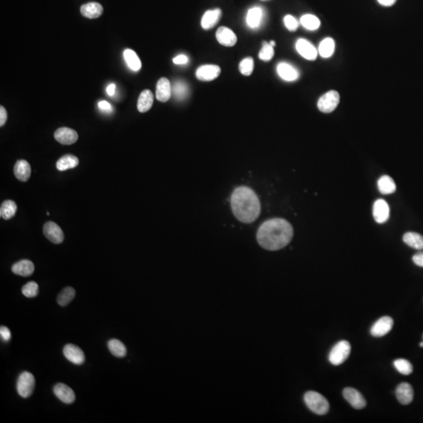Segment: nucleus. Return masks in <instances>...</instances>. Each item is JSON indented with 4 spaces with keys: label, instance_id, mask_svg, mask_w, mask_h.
I'll return each instance as SVG.
<instances>
[{
    "label": "nucleus",
    "instance_id": "nucleus-24",
    "mask_svg": "<svg viewBox=\"0 0 423 423\" xmlns=\"http://www.w3.org/2000/svg\"><path fill=\"white\" fill-rule=\"evenodd\" d=\"M35 271V266L30 260H23L16 263L12 267V272L22 277H29Z\"/></svg>",
    "mask_w": 423,
    "mask_h": 423
},
{
    "label": "nucleus",
    "instance_id": "nucleus-29",
    "mask_svg": "<svg viewBox=\"0 0 423 423\" xmlns=\"http://www.w3.org/2000/svg\"><path fill=\"white\" fill-rule=\"evenodd\" d=\"M124 58L127 64L129 66V68L134 71H138L141 68V61L140 58L137 56V54L130 50V49H126L124 50L123 52Z\"/></svg>",
    "mask_w": 423,
    "mask_h": 423
},
{
    "label": "nucleus",
    "instance_id": "nucleus-22",
    "mask_svg": "<svg viewBox=\"0 0 423 423\" xmlns=\"http://www.w3.org/2000/svg\"><path fill=\"white\" fill-rule=\"evenodd\" d=\"M222 12L219 9L207 10L202 17L201 25L206 30L212 29L218 23L219 18L221 17Z\"/></svg>",
    "mask_w": 423,
    "mask_h": 423
},
{
    "label": "nucleus",
    "instance_id": "nucleus-23",
    "mask_svg": "<svg viewBox=\"0 0 423 423\" xmlns=\"http://www.w3.org/2000/svg\"><path fill=\"white\" fill-rule=\"evenodd\" d=\"M14 172L17 179L22 182H26L31 177V166L27 161L19 160L16 162Z\"/></svg>",
    "mask_w": 423,
    "mask_h": 423
},
{
    "label": "nucleus",
    "instance_id": "nucleus-30",
    "mask_svg": "<svg viewBox=\"0 0 423 423\" xmlns=\"http://www.w3.org/2000/svg\"><path fill=\"white\" fill-rule=\"evenodd\" d=\"M18 206L15 202L6 200L2 202L0 207V215L4 219H10L15 215Z\"/></svg>",
    "mask_w": 423,
    "mask_h": 423
},
{
    "label": "nucleus",
    "instance_id": "nucleus-39",
    "mask_svg": "<svg viewBox=\"0 0 423 423\" xmlns=\"http://www.w3.org/2000/svg\"><path fill=\"white\" fill-rule=\"evenodd\" d=\"M284 23L285 27L291 31H295L299 27V22L296 18L292 15L285 16L284 18Z\"/></svg>",
    "mask_w": 423,
    "mask_h": 423
},
{
    "label": "nucleus",
    "instance_id": "nucleus-34",
    "mask_svg": "<svg viewBox=\"0 0 423 423\" xmlns=\"http://www.w3.org/2000/svg\"><path fill=\"white\" fill-rule=\"evenodd\" d=\"M75 291L71 287L64 288L58 296V303L61 306H67L75 298Z\"/></svg>",
    "mask_w": 423,
    "mask_h": 423
},
{
    "label": "nucleus",
    "instance_id": "nucleus-40",
    "mask_svg": "<svg viewBox=\"0 0 423 423\" xmlns=\"http://www.w3.org/2000/svg\"><path fill=\"white\" fill-rule=\"evenodd\" d=\"M187 92V86L184 83H182L181 82L176 83L174 87V93L178 98H183Z\"/></svg>",
    "mask_w": 423,
    "mask_h": 423
},
{
    "label": "nucleus",
    "instance_id": "nucleus-33",
    "mask_svg": "<svg viewBox=\"0 0 423 423\" xmlns=\"http://www.w3.org/2000/svg\"><path fill=\"white\" fill-rule=\"evenodd\" d=\"M300 23L305 29L314 31L317 30L321 25V21L316 16L313 14H305L300 18Z\"/></svg>",
    "mask_w": 423,
    "mask_h": 423
},
{
    "label": "nucleus",
    "instance_id": "nucleus-47",
    "mask_svg": "<svg viewBox=\"0 0 423 423\" xmlns=\"http://www.w3.org/2000/svg\"><path fill=\"white\" fill-rule=\"evenodd\" d=\"M115 91H116V85L115 84L109 85L107 88V92H108V94L109 96H113L115 94Z\"/></svg>",
    "mask_w": 423,
    "mask_h": 423
},
{
    "label": "nucleus",
    "instance_id": "nucleus-3",
    "mask_svg": "<svg viewBox=\"0 0 423 423\" xmlns=\"http://www.w3.org/2000/svg\"><path fill=\"white\" fill-rule=\"evenodd\" d=\"M304 401L308 408L317 415L323 416L329 412V401L319 393L308 391L304 395Z\"/></svg>",
    "mask_w": 423,
    "mask_h": 423
},
{
    "label": "nucleus",
    "instance_id": "nucleus-28",
    "mask_svg": "<svg viewBox=\"0 0 423 423\" xmlns=\"http://www.w3.org/2000/svg\"><path fill=\"white\" fill-rule=\"evenodd\" d=\"M378 188L382 194H393L396 191V183L391 177L383 176L378 181Z\"/></svg>",
    "mask_w": 423,
    "mask_h": 423
},
{
    "label": "nucleus",
    "instance_id": "nucleus-48",
    "mask_svg": "<svg viewBox=\"0 0 423 423\" xmlns=\"http://www.w3.org/2000/svg\"><path fill=\"white\" fill-rule=\"evenodd\" d=\"M269 43H270V44L272 45V46H273V47H274V46H275L274 41H271V42H270Z\"/></svg>",
    "mask_w": 423,
    "mask_h": 423
},
{
    "label": "nucleus",
    "instance_id": "nucleus-12",
    "mask_svg": "<svg viewBox=\"0 0 423 423\" xmlns=\"http://www.w3.org/2000/svg\"><path fill=\"white\" fill-rule=\"evenodd\" d=\"M54 137L56 139L57 141L64 145H71L75 144L78 141L79 136L76 131L74 129L67 128V127H62L57 129L56 132L54 133Z\"/></svg>",
    "mask_w": 423,
    "mask_h": 423
},
{
    "label": "nucleus",
    "instance_id": "nucleus-31",
    "mask_svg": "<svg viewBox=\"0 0 423 423\" xmlns=\"http://www.w3.org/2000/svg\"><path fill=\"white\" fill-rule=\"evenodd\" d=\"M335 50V42L332 38H326L320 43L318 54L322 58H329L332 55Z\"/></svg>",
    "mask_w": 423,
    "mask_h": 423
},
{
    "label": "nucleus",
    "instance_id": "nucleus-6",
    "mask_svg": "<svg viewBox=\"0 0 423 423\" xmlns=\"http://www.w3.org/2000/svg\"><path fill=\"white\" fill-rule=\"evenodd\" d=\"M339 93L335 91H330L321 96L317 102V108L324 113H331L338 105Z\"/></svg>",
    "mask_w": 423,
    "mask_h": 423
},
{
    "label": "nucleus",
    "instance_id": "nucleus-1",
    "mask_svg": "<svg viewBox=\"0 0 423 423\" xmlns=\"http://www.w3.org/2000/svg\"><path fill=\"white\" fill-rule=\"evenodd\" d=\"M293 237V227L281 218L264 222L257 232V241L260 246L270 251L279 250L286 246Z\"/></svg>",
    "mask_w": 423,
    "mask_h": 423
},
{
    "label": "nucleus",
    "instance_id": "nucleus-41",
    "mask_svg": "<svg viewBox=\"0 0 423 423\" xmlns=\"http://www.w3.org/2000/svg\"><path fill=\"white\" fill-rule=\"evenodd\" d=\"M0 335L4 342H8L10 340L11 338V332L10 329L6 328V326H1L0 328Z\"/></svg>",
    "mask_w": 423,
    "mask_h": 423
},
{
    "label": "nucleus",
    "instance_id": "nucleus-14",
    "mask_svg": "<svg viewBox=\"0 0 423 423\" xmlns=\"http://www.w3.org/2000/svg\"><path fill=\"white\" fill-rule=\"evenodd\" d=\"M277 71L279 76L285 81H296V79H298L300 77L298 70L296 69L294 66L287 62L279 63L277 67Z\"/></svg>",
    "mask_w": 423,
    "mask_h": 423
},
{
    "label": "nucleus",
    "instance_id": "nucleus-44",
    "mask_svg": "<svg viewBox=\"0 0 423 423\" xmlns=\"http://www.w3.org/2000/svg\"><path fill=\"white\" fill-rule=\"evenodd\" d=\"M173 63H176V64H185V63H187L188 62V58L186 55L181 54V55L173 58Z\"/></svg>",
    "mask_w": 423,
    "mask_h": 423
},
{
    "label": "nucleus",
    "instance_id": "nucleus-4",
    "mask_svg": "<svg viewBox=\"0 0 423 423\" xmlns=\"http://www.w3.org/2000/svg\"><path fill=\"white\" fill-rule=\"evenodd\" d=\"M351 352V346L350 342L346 340H342L333 346L329 353V362L333 365H340L341 363L346 361L350 356Z\"/></svg>",
    "mask_w": 423,
    "mask_h": 423
},
{
    "label": "nucleus",
    "instance_id": "nucleus-21",
    "mask_svg": "<svg viewBox=\"0 0 423 423\" xmlns=\"http://www.w3.org/2000/svg\"><path fill=\"white\" fill-rule=\"evenodd\" d=\"M82 15L90 19L100 18L104 12V8L98 2H91L84 4L80 8Z\"/></svg>",
    "mask_w": 423,
    "mask_h": 423
},
{
    "label": "nucleus",
    "instance_id": "nucleus-27",
    "mask_svg": "<svg viewBox=\"0 0 423 423\" xmlns=\"http://www.w3.org/2000/svg\"><path fill=\"white\" fill-rule=\"evenodd\" d=\"M403 241L411 248L417 250L423 249V236L416 232H407L403 237Z\"/></svg>",
    "mask_w": 423,
    "mask_h": 423
},
{
    "label": "nucleus",
    "instance_id": "nucleus-43",
    "mask_svg": "<svg viewBox=\"0 0 423 423\" xmlns=\"http://www.w3.org/2000/svg\"><path fill=\"white\" fill-rule=\"evenodd\" d=\"M7 120V113L3 106L0 107V126H3Z\"/></svg>",
    "mask_w": 423,
    "mask_h": 423
},
{
    "label": "nucleus",
    "instance_id": "nucleus-13",
    "mask_svg": "<svg viewBox=\"0 0 423 423\" xmlns=\"http://www.w3.org/2000/svg\"><path fill=\"white\" fill-rule=\"evenodd\" d=\"M63 355L70 362L80 365L85 362V354L81 348L74 344H67L63 347Z\"/></svg>",
    "mask_w": 423,
    "mask_h": 423
},
{
    "label": "nucleus",
    "instance_id": "nucleus-46",
    "mask_svg": "<svg viewBox=\"0 0 423 423\" xmlns=\"http://www.w3.org/2000/svg\"><path fill=\"white\" fill-rule=\"evenodd\" d=\"M382 6H391L396 2V0H377Z\"/></svg>",
    "mask_w": 423,
    "mask_h": 423
},
{
    "label": "nucleus",
    "instance_id": "nucleus-5",
    "mask_svg": "<svg viewBox=\"0 0 423 423\" xmlns=\"http://www.w3.org/2000/svg\"><path fill=\"white\" fill-rule=\"evenodd\" d=\"M35 387V379L32 374L25 371L20 375L17 383V391L21 397L28 398L31 396Z\"/></svg>",
    "mask_w": 423,
    "mask_h": 423
},
{
    "label": "nucleus",
    "instance_id": "nucleus-8",
    "mask_svg": "<svg viewBox=\"0 0 423 423\" xmlns=\"http://www.w3.org/2000/svg\"><path fill=\"white\" fill-rule=\"evenodd\" d=\"M43 234L46 239L54 244L63 242L64 235L61 228L54 222H47L43 227Z\"/></svg>",
    "mask_w": 423,
    "mask_h": 423
},
{
    "label": "nucleus",
    "instance_id": "nucleus-37",
    "mask_svg": "<svg viewBox=\"0 0 423 423\" xmlns=\"http://www.w3.org/2000/svg\"><path fill=\"white\" fill-rule=\"evenodd\" d=\"M273 55H274L273 46H272L268 42H263V47H262L260 54H259L260 59L264 60V61H269L273 58Z\"/></svg>",
    "mask_w": 423,
    "mask_h": 423
},
{
    "label": "nucleus",
    "instance_id": "nucleus-17",
    "mask_svg": "<svg viewBox=\"0 0 423 423\" xmlns=\"http://www.w3.org/2000/svg\"><path fill=\"white\" fill-rule=\"evenodd\" d=\"M54 394L65 404H72L75 400V394L72 389L63 383H58L54 388Z\"/></svg>",
    "mask_w": 423,
    "mask_h": 423
},
{
    "label": "nucleus",
    "instance_id": "nucleus-19",
    "mask_svg": "<svg viewBox=\"0 0 423 423\" xmlns=\"http://www.w3.org/2000/svg\"><path fill=\"white\" fill-rule=\"evenodd\" d=\"M172 87L166 78H161L156 87V98L161 102H166L171 97Z\"/></svg>",
    "mask_w": 423,
    "mask_h": 423
},
{
    "label": "nucleus",
    "instance_id": "nucleus-15",
    "mask_svg": "<svg viewBox=\"0 0 423 423\" xmlns=\"http://www.w3.org/2000/svg\"><path fill=\"white\" fill-rule=\"evenodd\" d=\"M215 37L220 44L227 47L235 46L238 41L235 33L227 27H219L215 33Z\"/></svg>",
    "mask_w": 423,
    "mask_h": 423
},
{
    "label": "nucleus",
    "instance_id": "nucleus-36",
    "mask_svg": "<svg viewBox=\"0 0 423 423\" xmlns=\"http://www.w3.org/2000/svg\"><path fill=\"white\" fill-rule=\"evenodd\" d=\"M21 292L28 298H33L39 293V285L35 281H30L22 287Z\"/></svg>",
    "mask_w": 423,
    "mask_h": 423
},
{
    "label": "nucleus",
    "instance_id": "nucleus-26",
    "mask_svg": "<svg viewBox=\"0 0 423 423\" xmlns=\"http://www.w3.org/2000/svg\"><path fill=\"white\" fill-rule=\"evenodd\" d=\"M79 158L77 157L72 154H66L58 160L56 166L59 171H65L67 169H74L79 166Z\"/></svg>",
    "mask_w": 423,
    "mask_h": 423
},
{
    "label": "nucleus",
    "instance_id": "nucleus-35",
    "mask_svg": "<svg viewBox=\"0 0 423 423\" xmlns=\"http://www.w3.org/2000/svg\"><path fill=\"white\" fill-rule=\"evenodd\" d=\"M396 369L402 375H408L412 373L413 366L408 362V360L397 359L393 362Z\"/></svg>",
    "mask_w": 423,
    "mask_h": 423
},
{
    "label": "nucleus",
    "instance_id": "nucleus-9",
    "mask_svg": "<svg viewBox=\"0 0 423 423\" xmlns=\"http://www.w3.org/2000/svg\"><path fill=\"white\" fill-rule=\"evenodd\" d=\"M343 396L349 404L355 409H362L366 406V400L363 395L355 389L347 387L343 390Z\"/></svg>",
    "mask_w": 423,
    "mask_h": 423
},
{
    "label": "nucleus",
    "instance_id": "nucleus-2",
    "mask_svg": "<svg viewBox=\"0 0 423 423\" xmlns=\"http://www.w3.org/2000/svg\"><path fill=\"white\" fill-rule=\"evenodd\" d=\"M233 213L239 221L251 223L260 214L261 206L256 193L247 187H239L233 191L231 198Z\"/></svg>",
    "mask_w": 423,
    "mask_h": 423
},
{
    "label": "nucleus",
    "instance_id": "nucleus-42",
    "mask_svg": "<svg viewBox=\"0 0 423 423\" xmlns=\"http://www.w3.org/2000/svg\"><path fill=\"white\" fill-rule=\"evenodd\" d=\"M412 260H413L414 264H416V265L423 268V252H420L415 254L413 257H412Z\"/></svg>",
    "mask_w": 423,
    "mask_h": 423
},
{
    "label": "nucleus",
    "instance_id": "nucleus-7",
    "mask_svg": "<svg viewBox=\"0 0 423 423\" xmlns=\"http://www.w3.org/2000/svg\"><path fill=\"white\" fill-rule=\"evenodd\" d=\"M393 326V320L389 316L381 317L371 328V334L374 337H382L390 332Z\"/></svg>",
    "mask_w": 423,
    "mask_h": 423
},
{
    "label": "nucleus",
    "instance_id": "nucleus-10",
    "mask_svg": "<svg viewBox=\"0 0 423 423\" xmlns=\"http://www.w3.org/2000/svg\"><path fill=\"white\" fill-rule=\"evenodd\" d=\"M220 72H221V69L219 66L206 64L198 67L196 71V77L201 81H212L219 76Z\"/></svg>",
    "mask_w": 423,
    "mask_h": 423
},
{
    "label": "nucleus",
    "instance_id": "nucleus-45",
    "mask_svg": "<svg viewBox=\"0 0 423 423\" xmlns=\"http://www.w3.org/2000/svg\"><path fill=\"white\" fill-rule=\"evenodd\" d=\"M99 108L100 109L104 110V111H109L112 108V106L109 103L107 102L105 100H103V101H100L98 103Z\"/></svg>",
    "mask_w": 423,
    "mask_h": 423
},
{
    "label": "nucleus",
    "instance_id": "nucleus-32",
    "mask_svg": "<svg viewBox=\"0 0 423 423\" xmlns=\"http://www.w3.org/2000/svg\"><path fill=\"white\" fill-rule=\"evenodd\" d=\"M108 349L110 352L113 354L114 356L117 358H124L126 355L127 350L125 345L116 338H113L108 342Z\"/></svg>",
    "mask_w": 423,
    "mask_h": 423
},
{
    "label": "nucleus",
    "instance_id": "nucleus-11",
    "mask_svg": "<svg viewBox=\"0 0 423 423\" xmlns=\"http://www.w3.org/2000/svg\"><path fill=\"white\" fill-rule=\"evenodd\" d=\"M296 50L299 54L308 60H314L317 58L318 50L311 42L306 39H300L296 42Z\"/></svg>",
    "mask_w": 423,
    "mask_h": 423
},
{
    "label": "nucleus",
    "instance_id": "nucleus-18",
    "mask_svg": "<svg viewBox=\"0 0 423 423\" xmlns=\"http://www.w3.org/2000/svg\"><path fill=\"white\" fill-rule=\"evenodd\" d=\"M396 396L400 404L407 405L412 403L414 399V391L408 383H402L396 387Z\"/></svg>",
    "mask_w": 423,
    "mask_h": 423
},
{
    "label": "nucleus",
    "instance_id": "nucleus-49",
    "mask_svg": "<svg viewBox=\"0 0 423 423\" xmlns=\"http://www.w3.org/2000/svg\"><path fill=\"white\" fill-rule=\"evenodd\" d=\"M420 346H422V347H423V342H421V343H420Z\"/></svg>",
    "mask_w": 423,
    "mask_h": 423
},
{
    "label": "nucleus",
    "instance_id": "nucleus-38",
    "mask_svg": "<svg viewBox=\"0 0 423 423\" xmlns=\"http://www.w3.org/2000/svg\"><path fill=\"white\" fill-rule=\"evenodd\" d=\"M254 69V60L252 58L243 59L239 63V71L242 75L248 76L252 73Z\"/></svg>",
    "mask_w": 423,
    "mask_h": 423
},
{
    "label": "nucleus",
    "instance_id": "nucleus-25",
    "mask_svg": "<svg viewBox=\"0 0 423 423\" xmlns=\"http://www.w3.org/2000/svg\"><path fill=\"white\" fill-rule=\"evenodd\" d=\"M154 103V96L151 91L145 90L139 96L137 101V109L141 113L148 112L151 108Z\"/></svg>",
    "mask_w": 423,
    "mask_h": 423
},
{
    "label": "nucleus",
    "instance_id": "nucleus-16",
    "mask_svg": "<svg viewBox=\"0 0 423 423\" xmlns=\"http://www.w3.org/2000/svg\"><path fill=\"white\" fill-rule=\"evenodd\" d=\"M373 215L375 221L383 223L388 220L390 216V207L388 203L383 199H378L373 206Z\"/></svg>",
    "mask_w": 423,
    "mask_h": 423
},
{
    "label": "nucleus",
    "instance_id": "nucleus-20",
    "mask_svg": "<svg viewBox=\"0 0 423 423\" xmlns=\"http://www.w3.org/2000/svg\"><path fill=\"white\" fill-rule=\"evenodd\" d=\"M264 17V10L261 7L254 6V7L250 8L247 13V25L250 29H257L261 25Z\"/></svg>",
    "mask_w": 423,
    "mask_h": 423
}]
</instances>
